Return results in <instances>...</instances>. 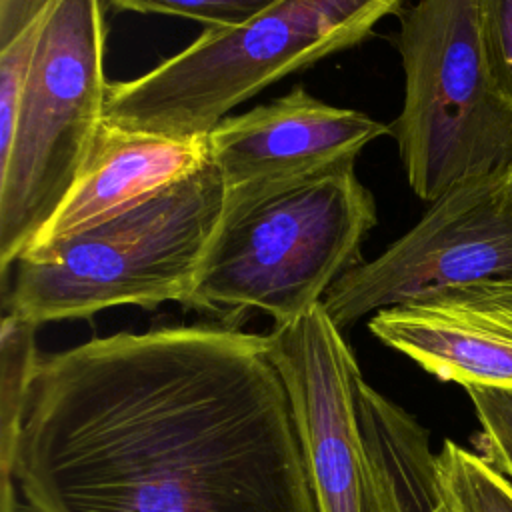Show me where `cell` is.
I'll use <instances>...</instances> for the list:
<instances>
[{
	"instance_id": "8",
	"label": "cell",
	"mask_w": 512,
	"mask_h": 512,
	"mask_svg": "<svg viewBox=\"0 0 512 512\" xmlns=\"http://www.w3.org/2000/svg\"><path fill=\"white\" fill-rule=\"evenodd\" d=\"M266 336L290 396L316 512H400L360 426L362 374L322 302Z\"/></svg>"
},
{
	"instance_id": "16",
	"label": "cell",
	"mask_w": 512,
	"mask_h": 512,
	"mask_svg": "<svg viewBox=\"0 0 512 512\" xmlns=\"http://www.w3.org/2000/svg\"><path fill=\"white\" fill-rule=\"evenodd\" d=\"M50 10L44 12L18 38H14L10 44L0 48V142H4L14 128L20 98H22L30 64L34 58V50Z\"/></svg>"
},
{
	"instance_id": "9",
	"label": "cell",
	"mask_w": 512,
	"mask_h": 512,
	"mask_svg": "<svg viewBox=\"0 0 512 512\" xmlns=\"http://www.w3.org/2000/svg\"><path fill=\"white\" fill-rule=\"evenodd\" d=\"M384 134H392V126L294 86L268 104L222 118L206 134V144L226 202H238L354 164L362 148Z\"/></svg>"
},
{
	"instance_id": "6",
	"label": "cell",
	"mask_w": 512,
	"mask_h": 512,
	"mask_svg": "<svg viewBox=\"0 0 512 512\" xmlns=\"http://www.w3.org/2000/svg\"><path fill=\"white\" fill-rule=\"evenodd\" d=\"M100 0H56L40 32L10 136L0 142V268L54 216L104 120Z\"/></svg>"
},
{
	"instance_id": "13",
	"label": "cell",
	"mask_w": 512,
	"mask_h": 512,
	"mask_svg": "<svg viewBox=\"0 0 512 512\" xmlns=\"http://www.w3.org/2000/svg\"><path fill=\"white\" fill-rule=\"evenodd\" d=\"M442 512H512V482L478 450L446 438L434 456Z\"/></svg>"
},
{
	"instance_id": "11",
	"label": "cell",
	"mask_w": 512,
	"mask_h": 512,
	"mask_svg": "<svg viewBox=\"0 0 512 512\" xmlns=\"http://www.w3.org/2000/svg\"><path fill=\"white\" fill-rule=\"evenodd\" d=\"M206 162V136L132 130L104 118L74 184L26 250L102 224L188 178Z\"/></svg>"
},
{
	"instance_id": "14",
	"label": "cell",
	"mask_w": 512,
	"mask_h": 512,
	"mask_svg": "<svg viewBox=\"0 0 512 512\" xmlns=\"http://www.w3.org/2000/svg\"><path fill=\"white\" fill-rule=\"evenodd\" d=\"M480 432L478 452L512 482V392L466 388Z\"/></svg>"
},
{
	"instance_id": "10",
	"label": "cell",
	"mask_w": 512,
	"mask_h": 512,
	"mask_svg": "<svg viewBox=\"0 0 512 512\" xmlns=\"http://www.w3.org/2000/svg\"><path fill=\"white\" fill-rule=\"evenodd\" d=\"M368 328L438 380L512 392V276L380 310Z\"/></svg>"
},
{
	"instance_id": "2",
	"label": "cell",
	"mask_w": 512,
	"mask_h": 512,
	"mask_svg": "<svg viewBox=\"0 0 512 512\" xmlns=\"http://www.w3.org/2000/svg\"><path fill=\"white\" fill-rule=\"evenodd\" d=\"M376 222L374 196L354 164L224 202L184 306L228 326L250 312L292 322L362 262Z\"/></svg>"
},
{
	"instance_id": "4",
	"label": "cell",
	"mask_w": 512,
	"mask_h": 512,
	"mask_svg": "<svg viewBox=\"0 0 512 512\" xmlns=\"http://www.w3.org/2000/svg\"><path fill=\"white\" fill-rule=\"evenodd\" d=\"M404 0H276L236 26L206 28L152 70L108 84L104 118L132 130L206 136L272 82L352 48Z\"/></svg>"
},
{
	"instance_id": "15",
	"label": "cell",
	"mask_w": 512,
	"mask_h": 512,
	"mask_svg": "<svg viewBox=\"0 0 512 512\" xmlns=\"http://www.w3.org/2000/svg\"><path fill=\"white\" fill-rule=\"evenodd\" d=\"M120 10L142 14L182 16L206 28L236 26L262 12L276 0H106Z\"/></svg>"
},
{
	"instance_id": "7",
	"label": "cell",
	"mask_w": 512,
	"mask_h": 512,
	"mask_svg": "<svg viewBox=\"0 0 512 512\" xmlns=\"http://www.w3.org/2000/svg\"><path fill=\"white\" fill-rule=\"evenodd\" d=\"M512 276V168L454 186L382 254L322 298L344 330L368 314L448 288Z\"/></svg>"
},
{
	"instance_id": "18",
	"label": "cell",
	"mask_w": 512,
	"mask_h": 512,
	"mask_svg": "<svg viewBox=\"0 0 512 512\" xmlns=\"http://www.w3.org/2000/svg\"><path fill=\"white\" fill-rule=\"evenodd\" d=\"M56 0H0V48L30 28Z\"/></svg>"
},
{
	"instance_id": "5",
	"label": "cell",
	"mask_w": 512,
	"mask_h": 512,
	"mask_svg": "<svg viewBox=\"0 0 512 512\" xmlns=\"http://www.w3.org/2000/svg\"><path fill=\"white\" fill-rule=\"evenodd\" d=\"M404 102L392 124L416 196L512 168V102L482 42L478 0H418L400 12Z\"/></svg>"
},
{
	"instance_id": "3",
	"label": "cell",
	"mask_w": 512,
	"mask_h": 512,
	"mask_svg": "<svg viewBox=\"0 0 512 512\" xmlns=\"http://www.w3.org/2000/svg\"><path fill=\"white\" fill-rule=\"evenodd\" d=\"M224 202L222 176L208 160L102 224L26 250L16 260L6 312L40 326L114 306L184 304Z\"/></svg>"
},
{
	"instance_id": "17",
	"label": "cell",
	"mask_w": 512,
	"mask_h": 512,
	"mask_svg": "<svg viewBox=\"0 0 512 512\" xmlns=\"http://www.w3.org/2000/svg\"><path fill=\"white\" fill-rule=\"evenodd\" d=\"M478 14L492 76L512 102V0H478Z\"/></svg>"
},
{
	"instance_id": "1",
	"label": "cell",
	"mask_w": 512,
	"mask_h": 512,
	"mask_svg": "<svg viewBox=\"0 0 512 512\" xmlns=\"http://www.w3.org/2000/svg\"><path fill=\"white\" fill-rule=\"evenodd\" d=\"M14 480L26 512H316L268 336L228 324L40 356Z\"/></svg>"
},
{
	"instance_id": "12",
	"label": "cell",
	"mask_w": 512,
	"mask_h": 512,
	"mask_svg": "<svg viewBox=\"0 0 512 512\" xmlns=\"http://www.w3.org/2000/svg\"><path fill=\"white\" fill-rule=\"evenodd\" d=\"M36 324L6 312L0 330V468H2V512H16V448L28 406L30 382L40 356L36 354Z\"/></svg>"
}]
</instances>
